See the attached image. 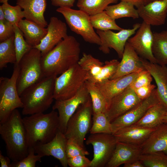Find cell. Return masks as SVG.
I'll return each instance as SVG.
<instances>
[{"instance_id": "cell-1", "label": "cell", "mask_w": 167, "mask_h": 167, "mask_svg": "<svg viewBox=\"0 0 167 167\" xmlns=\"http://www.w3.org/2000/svg\"><path fill=\"white\" fill-rule=\"evenodd\" d=\"M80 45L72 36H68L42 56L41 64L46 77L61 75L78 63Z\"/></svg>"}, {"instance_id": "cell-2", "label": "cell", "mask_w": 167, "mask_h": 167, "mask_svg": "<svg viewBox=\"0 0 167 167\" xmlns=\"http://www.w3.org/2000/svg\"><path fill=\"white\" fill-rule=\"evenodd\" d=\"M0 134L5 142L7 156L13 161H19L28 155L25 130L17 109L13 111L7 121L0 124Z\"/></svg>"}, {"instance_id": "cell-3", "label": "cell", "mask_w": 167, "mask_h": 167, "mask_svg": "<svg viewBox=\"0 0 167 167\" xmlns=\"http://www.w3.org/2000/svg\"><path fill=\"white\" fill-rule=\"evenodd\" d=\"M28 148L46 143L52 140L59 130L58 112L40 113L23 118Z\"/></svg>"}, {"instance_id": "cell-4", "label": "cell", "mask_w": 167, "mask_h": 167, "mask_svg": "<svg viewBox=\"0 0 167 167\" xmlns=\"http://www.w3.org/2000/svg\"><path fill=\"white\" fill-rule=\"evenodd\" d=\"M57 76L46 77L24 91L20 95L23 104V115L43 113L49 108L54 99V83Z\"/></svg>"}, {"instance_id": "cell-5", "label": "cell", "mask_w": 167, "mask_h": 167, "mask_svg": "<svg viewBox=\"0 0 167 167\" xmlns=\"http://www.w3.org/2000/svg\"><path fill=\"white\" fill-rule=\"evenodd\" d=\"M42 56L39 50L32 47L18 63L19 71L16 86L19 96L26 88L46 77L41 64Z\"/></svg>"}, {"instance_id": "cell-6", "label": "cell", "mask_w": 167, "mask_h": 167, "mask_svg": "<svg viewBox=\"0 0 167 167\" xmlns=\"http://www.w3.org/2000/svg\"><path fill=\"white\" fill-rule=\"evenodd\" d=\"M19 71L18 64L15 63L10 78H0V124L7 121L14 110L23 107L16 86Z\"/></svg>"}, {"instance_id": "cell-7", "label": "cell", "mask_w": 167, "mask_h": 167, "mask_svg": "<svg viewBox=\"0 0 167 167\" xmlns=\"http://www.w3.org/2000/svg\"><path fill=\"white\" fill-rule=\"evenodd\" d=\"M88 78L87 72L78 63L55 79L54 97L55 100H65L75 95Z\"/></svg>"}, {"instance_id": "cell-8", "label": "cell", "mask_w": 167, "mask_h": 167, "mask_svg": "<svg viewBox=\"0 0 167 167\" xmlns=\"http://www.w3.org/2000/svg\"><path fill=\"white\" fill-rule=\"evenodd\" d=\"M56 11L63 15L70 29L80 35L85 41L99 46L101 45L100 38L94 29L89 15L79 9L66 7H58Z\"/></svg>"}, {"instance_id": "cell-9", "label": "cell", "mask_w": 167, "mask_h": 167, "mask_svg": "<svg viewBox=\"0 0 167 167\" xmlns=\"http://www.w3.org/2000/svg\"><path fill=\"white\" fill-rule=\"evenodd\" d=\"M93 113L90 97L80 105L68 120L64 135L67 139L75 140L84 148V142L92 126Z\"/></svg>"}, {"instance_id": "cell-10", "label": "cell", "mask_w": 167, "mask_h": 167, "mask_svg": "<svg viewBox=\"0 0 167 167\" xmlns=\"http://www.w3.org/2000/svg\"><path fill=\"white\" fill-rule=\"evenodd\" d=\"M117 141L112 134L97 133L91 135L86 141L93 149V157L90 167H104L110 159Z\"/></svg>"}, {"instance_id": "cell-11", "label": "cell", "mask_w": 167, "mask_h": 167, "mask_svg": "<svg viewBox=\"0 0 167 167\" xmlns=\"http://www.w3.org/2000/svg\"><path fill=\"white\" fill-rule=\"evenodd\" d=\"M140 24H134L131 29H124L115 32L111 30L102 31L96 30V32L101 40L99 49L105 54H109L110 49H114L119 58H121L126 44L128 39L135 34Z\"/></svg>"}, {"instance_id": "cell-12", "label": "cell", "mask_w": 167, "mask_h": 167, "mask_svg": "<svg viewBox=\"0 0 167 167\" xmlns=\"http://www.w3.org/2000/svg\"><path fill=\"white\" fill-rule=\"evenodd\" d=\"M90 97L89 94L84 84L76 94L71 97L65 100L55 101L52 109L58 111L59 131L65 133L69 118L79 106L86 102Z\"/></svg>"}, {"instance_id": "cell-13", "label": "cell", "mask_w": 167, "mask_h": 167, "mask_svg": "<svg viewBox=\"0 0 167 167\" xmlns=\"http://www.w3.org/2000/svg\"><path fill=\"white\" fill-rule=\"evenodd\" d=\"M159 102L160 101L157 90L155 88L149 97L142 101L129 111L111 122L112 134L124 127L136 123L151 107Z\"/></svg>"}, {"instance_id": "cell-14", "label": "cell", "mask_w": 167, "mask_h": 167, "mask_svg": "<svg viewBox=\"0 0 167 167\" xmlns=\"http://www.w3.org/2000/svg\"><path fill=\"white\" fill-rule=\"evenodd\" d=\"M142 101L129 86L108 103L105 113L111 122L138 104Z\"/></svg>"}, {"instance_id": "cell-15", "label": "cell", "mask_w": 167, "mask_h": 167, "mask_svg": "<svg viewBox=\"0 0 167 167\" xmlns=\"http://www.w3.org/2000/svg\"><path fill=\"white\" fill-rule=\"evenodd\" d=\"M153 33L151 25L143 21L135 35L127 42L141 58L157 63L152 52Z\"/></svg>"}, {"instance_id": "cell-16", "label": "cell", "mask_w": 167, "mask_h": 167, "mask_svg": "<svg viewBox=\"0 0 167 167\" xmlns=\"http://www.w3.org/2000/svg\"><path fill=\"white\" fill-rule=\"evenodd\" d=\"M47 29V33L40 43L33 47L40 51L42 56L50 51L68 36L66 24L56 17L50 18Z\"/></svg>"}, {"instance_id": "cell-17", "label": "cell", "mask_w": 167, "mask_h": 167, "mask_svg": "<svg viewBox=\"0 0 167 167\" xmlns=\"http://www.w3.org/2000/svg\"><path fill=\"white\" fill-rule=\"evenodd\" d=\"M67 139L64 134L58 130L50 141L34 147L35 153L42 157L52 156L58 160L63 167H67L68 158L66 149Z\"/></svg>"}, {"instance_id": "cell-18", "label": "cell", "mask_w": 167, "mask_h": 167, "mask_svg": "<svg viewBox=\"0 0 167 167\" xmlns=\"http://www.w3.org/2000/svg\"><path fill=\"white\" fill-rule=\"evenodd\" d=\"M139 15L143 21L151 25L164 24L167 15V0H158L138 8Z\"/></svg>"}, {"instance_id": "cell-19", "label": "cell", "mask_w": 167, "mask_h": 167, "mask_svg": "<svg viewBox=\"0 0 167 167\" xmlns=\"http://www.w3.org/2000/svg\"><path fill=\"white\" fill-rule=\"evenodd\" d=\"M121 59L116 73L110 79L134 73H139L145 69L140 57L127 42Z\"/></svg>"}, {"instance_id": "cell-20", "label": "cell", "mask_w": 167, "mask_h": 167, "mask_svg": "<svg viewBox=\"0 0 167 167\" xmlns=\"http://www.w3.org/2000/svg\"><path fill=\"white\" fill-rule=\"evenodd\" d=\"M141 154L140 146L117 142L105 167H118L121 165L139 159Z\"/></svg>"}, {"instance_id": "cell-21", "label": "cell", "mask_w": 167, "mask_h": 167, "mask_svg": "<svg viewBox=\"0 0 167 167\" xmlns=\"http://www.w3.org/2000/svg\"><path fill=\"white\" fill-rule=\"evenodd\" d=\"M140 59L145 69L150 72L155 80L160 102L167 107V67L141 58Z\"/></svg>"}, {"instance_id": "cell-22", "label": "cell", "mask_w": 167, "mask_h": 167, "mask_svg": "<svg viewBox=\"0 0 167 167\" xmlns=\"http://www.w3.org/2000/svg\"><path fill=\"white\" fill-rule=\"evenodd\" d=\"M139 73H134L96 83L108 103L114 96L130 86Z\"/></svg>"}, {"instance_id": "cell-23", "label": "cell", "mask_w": 167, "mask_h": 167, "mask_svg": "<svg viewBox=\"0 0 167 167\" xmlns=\"http://www.w3.org/2000/svg\"><path fill=\"white\" fill-rule=\"evenodd\" d=\"M155 128L132 125L124 127L113 134L117 142L140 146Z\"/></svg>"}, {"instance_id": "cell-24", "label": "cell", "mask_w": 167, "mask_h": 167, "mask_svg": "<svg viewBox=\"0 0 167 167\" xmlns=\"http://www.w3.org/2000/svg\"><path fill=\"white\" fill-rule=\"evenodd\" d=\"M140 147L142 154L160 151L167 154V123L156 128Z\"/></svg>"}, {"instance_id": "cell-25", "label": "cell", "mask_w": 167, "mask_h": 167, "mask_svg": "<svg viewBox=\"0 0 167 167\" xmlns=\"http://www.w3.org/2000/svg\"><path fill=\"white\" fill-rule=\"evenodd\" d=\"M16 4L23 10L25 19L44 28L47 26L44 16L46 0H16Z\"/></svg>"}, {"instance_id": "cell-26", "label": "cell", "mask_w": 167, "mask_h": 167, "mask_svg": "<svg viewBox=\"0 0 167 167\" xmlns=\"http://www.w3.org/2000/svg\"><path fill=\"white\" fill-rule=\"evenodd\" d=\"M18 26L26 41L33 47L40 43L47 32V28L25 19H22Z\"/></svg>"}, {"instance_id": "cell-27", "label": "cell", "mask_w": 167, "mask_h": 167, "mask_svg": "<svg viewBox=\"0 0 167 167\" xmlns=\"http://www.w3.org/2000/svg\"><path fill=\"white\" fill-rule=\"evenodd\" d=\"M167 107L161 102L151 107L142 118L133 124L149 128H155L163 123V118Z\"/></svg>"}, {"instance_id": "cell-28", "label": "cell", "mask_w": 167, "mask_h": 167, "mask_svg": "<svg viewBox=\"0 0 167 167\" xmlns=\"http://www.w3.org/2000/svg\"><path fill=\"white\" fill-rule=\"evenodd\" d=\"M152 52L157 63L167 65V30L153 33Z\"/></svg>"}, {"instance_id": "cell-29", "label": "cell", "mask_w": 167, "mask_h": 167, "mask_svg": "<svg viewBox=\"0 0 167 167\" xmlns=\"http://www.w3.org/2000/svg\"><path fill=\"white\" fill-rule=\"evenodd\" d=\"M105 11L113 19L123 17H131L134 19L139 17L137 10L132 4L121 1L118 4L108 6Z\"/></svg>"}, {"instance_id": "cell-30", "label": "cell", "mask_w": 167, "mask_h": 167, "mask_svg": "<svg viewBox=\"0 0 167 167\" xmlns=\"http://www.w3.org/2000/svg\"><path fill=\"white\" fill-rule=\"evenodd\" d=\"M84 85L88 92L92 102L93 113H105L107 102L95 83L86 80Z\"/></svg>"}, {"instance_id": "cell-31", "label": "cell", "mask_w": 167, "mask_h": 167, "mask_svg": "<svg viewBox=\"0 0 167 167\" xmlns=\"http://www.w3.org/2000/svg\"><path fill=\"white\" fill-rule=\"evenodd\" d=\"M14 35L0 43V69L6 68L8 63L15 64L16 56L14 44Z\"/></svg>"}, {"instance_id": "cell-32", "label": "cell", "mask_w": 167, "mask_h": 167, "mask_svg": "<svg viewBox=\"0 0 167 167\" xmlns=\"http://www.w3.org/2000/svg\"><path fill=\"white\" fill-rule=\"evenodd\" d=\"M90 21L94 28L102 31L108 30L120 31L123 28L116 23L104 11L98 13L90 15Z\"/></svg>"}, {"instance_id": "cell-33", "label": "cell", "mask_w": 167, "mask_h": 167, "mask_svg": "<svg viewBox=\"0 0 167 167\" xmlns=\"http://www.w3.org/2000/svg\"><path fill=\"white\" fill-rule=\"evenodd\" d=\"M79 10L89 15H93L104 11L109 5L116 3L118 0H77Z\"/></svg>"}, {"instance_id": "cell-34", "label": "cell", "mask_w": 167, "mask_h": 167, "mask_svg": "<svg viewBox=\"0 0 167 167\" xmlns=\"http://www.w3.org/2000/svg\"><path fill=\"white\" fill-rule=\"evenodd\" d=\"M79 66L86 71L88 75V80L98 75L104 63L90 54L84 53L78 62Z\"/></svg>"}, {"instance_id": "cell-35", "label": "cell", "mask_w": 167, "mask_h": 167, "mask_svg": "<svg viewBox=\"0 0 167 167\" xmlns=\"http://www.w3.org/2000/svg\"><path fill=\"white\" fill-rule=\"evenodd\" d=\"M91 134L105 133L112 134L111 122L104 113H93Z\"/></svg>"}, {"instance_id": "cell-36", "label": "cell", "mask_w": 167, "mask_h": 167, "mask_svg": "<svg viewBox=\"0 0 167 167\" xmlns=\"http://www.w3.org/2000/svg\"><path fill=\"white\" fill-rule=\"evenodd\" d=\"M119 62L116 59L106 61L100 73L87 80L96 84L110 79L116 73Z\"/></svg>"}, {"instance_id": "cell-37", "label": "cell", "mask_w": 167, "mask_h": 167, "mask_svg": "<svg viewBox=\"0 0 167 167\" xmlns=\"http://www.w3.org/2000/svg\"><path fill=\"white\" fill-rule=\"evenodd\" d=\"M139 159L145 167H167V154L163 152L141 154Z\"/></svg>"}, {"instance_id": "cell-38", "label": "cell", "mask_w": 167, "mask_h": 167, "mask_svg": "<svg viewBox=\"0 0 167 167\" xmlns=\"http://www.w3.org/2000/svg\"><path fill=\"white\" fill-rule=\"evenodd\" d=\"M14 32V44L16 54V62L18 64L19 61L27 52L33 47L29 45L24 38L22 32L18 25H13Z\"/></svg>"}, {"instance_id": "cell-39", "label": "cell", "mask_w": 167, "mask_h": 167, "mask_svg": "<svg viewBox=\"0 0 167 167\" xmlns=\"http://www.w3.org/2000/svg\"><path fill=\"white\" fill-rule=\"evenodd\" d=\"M1 6L4 11L6 20L13 25H18L20 21L25 18L24 11L18 5L12 6L7 2L3 3Z\"/></svg>"}, {"instance_id": "cell-40", "label": "cell", "mask_w": 167, "mask_h": 167, "mask_svg": "<svg viewBox=\"0 0 167 167\" xmlns=\"http://www.w3.org/2000/svg\"><path fill=\"white\" fill-rule=\"evenodd\" d=\"M35 153L33 147L29 148L28 155L19 161H13L11 167H35L36 162L41 161L42 157L39 155H35Z\"/></svg>"}, {"instance_id": "cell-41", "label": "cell", "mask_w": 167, "mask_h": 167, "mask_svg": "<svg viewBox=\"0 0 167 167\" xmlns=\"http://www.w3.org/2000/svg\"><path fill=\"white\" fill-rule=\"evenodd\" d=\"M66 152L68 158L80 155L86 156L89 154V153L84 148L73 139H68Z\"/></svg>"}, {"instance_id": "cell-42", "label": "cell", "mask_w": 167, "mask_h": 167, "mask_svg": "<svg viewBox=\"0 0 167 167\" xmlns=\"http://www.w3.org/2000/svg\"><path fill=\"white\" fill-rule=\"evenodd\" d=\"M152 77L150 72L146 69L139 73L130 86L134 90L142 86L151 84Z\"/></svg>"}, {"instance_id": "cell-43", "label": "cell", "mask_w": 167, "mask_h": 167, "mask_svg": "<svg viewBox=\"0 0 167 167\" xmlns=\"http://www.w3.org/2000/svg\"><path fill=\"white\" fill-rule=\"evenodd\" d=\"M14 35L13 25L6 20L0 21V42L4 41Z\"/></svg>"}, {"instance_id": "cell-44", "label": "cell", "mask_w": 167, "mask_h": 167, "mask_svg": "<svg viewBox=\"0 0 167 167\" xmlns=\"http://www.w3.org/2000/svg\"><path fill=\"white\" fill-rule=\"evenodd\" d=\"M85 155H80L68 158V165L70 167H90L91 161Z\"/></svg>"}, {"instance_id": "cell-45", "label": "cell", "mask_w": 167, "mask_h": 167, "mask_svg": "<svg viewBox=\"0 0 167 167\" xmlns=\"http://www.w3.org/2000/svg\"><path fill=\"white\" fill-rule=\"evenodd\" d=\"M156 86L152 84L134 89L139 98L141 101L145 99L150 96Z\"/></svg>"}, {"instance_id": "cell-46", "label": "cell", "mask_w": 167, "mask_h": 167, "mask_svg": "<svg viewBox=\"0 0 167 167\" xmlns=\"http://www.w3.org/2000/svg\"><path fill=\"white\" fill-rule=\"evenodd\" d=\"M76 0H51V4L54 6L59 7L71 8L74 6Z\"/></svg>"}, {"instance_id": "cell-47", "label": "cell", "mask_w": 167, "mask_h": 167, "mask_svg": "<svg viewBox=\"0 0 167 167\" xmlns=\"http://www.w3.org/2000/svg\"><path fill=\"white\" fill-rule=\"evenodd\" d=\"M11 159L9 156H4L0 151V162L1 167H11Z\"/></svg>"}, {"instance_id": "cell-48", "label": "cell", "mask_w": 167, "mask_h": 167, "mask_svg": "<svg viewBox=\"0 0 167 167\" xmlns=\"http://www.w3.org/2000/svg\"><path fill=\"white\" fill-rule=\"evenodd\" d=\"M124 167H145L142 161L139 159L124 164Z\"/></svg>"}, {"instance_id": "cell-49", "label": "cell", "mask_w": 167, "mask_h": 167, "mask_svg": "<svg viewBox=\"0 0 167 167\" xmlns=\"http://www.w3.org/2000/svg\"><path fill=\"white\" fill-rule=\"evenodd\" d=\"M133 4L137 8L145 4L144 0H120Z\"/></svg>"}, {"instance_id": "cell-50", "label": "cell", "mask_w": 167, "mask_h": 167, "mask_svg": "<svg viewBox=\"0 0 167 167\" xmlns=\"http://www.w3.org/2000/svg\"><path fill=\"white\" fill-rule=\"evenodd\" d=\"M4 11L1 6H0V21L6 20Z\"/></svg>"}, {"instance_id": "cell-51", "label": "cell", "mask_w": 167, "mask_h": 167, "mask_svg": "<svg viewBox=\"0 0 167 167\" xmlns=\"http://www.w3.org/2000/svg\"><path fill=\"white\" fill-rule=\"evenodd\" d=\"M163 122L167 123V112L166 113L163 118Z\"/></svg>"}, {"instance_id": "cell-52", "label": "cell", "mask_w": 167, "mask_h": 167, "mask_svg": "<svg viewBox=\"0 0 167 167\" xmlns=\"http://www.w3.org/2000/svg\"><path fill=\"white\" fill-rule=\"evenodd\" d=\"M157 0H144L145 4Z\"/></svg>"}, {"instance_id": "cell-53", "label": "cell", "mask_w": 167, "mask_h": 167, "mask_svg": "<svg viewBox=\"0 0 167 167\" xmlns=\"http://www.w3.org/2000/svg\"><path fill=\"white\" fill-rule=\"evenodd\" d=\"M8 0H0V2L1 3H3L8 2Z\"/></svg>"}, {"instance_id": "cell-54", "label": "cell", "mask_w": 167, "mask_h": 167, "mask_svg": "<svg viewBox=\"0 0 167 167\" xmlns=\"http://www.w3.org/2000/svg\"></svg>"}]
</instances>
